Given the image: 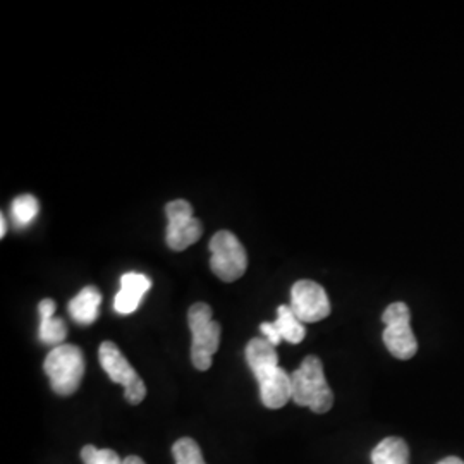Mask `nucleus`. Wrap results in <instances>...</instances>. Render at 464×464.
Returning <instances> with one entry per match:
<instances>
[{"label": "nucleus", "instance_id": "f257e3e1", "mask_svg": "<svg viewBox=\"0 0 464 464\" xmlns=\"http://www.w3.org/2000/svg\"><path fill=\"white\" fill-rule=\"evenodd\" d=\"M293 382V401L298 406L310 408L316 415L329 413L334 406L332 392L325 373L324 363L316 356H306L295 373H291Z\"/></svg>", "mask_w": 464, "mask_h": 464}, {"label": "nucleus", "instance_id": "f03ea898", "mask_svg": "<svg viewBox=\"0 0 464 464\" xmlns=\"http://www.w3.org/2000/svg\"><path fill=\"white\" fill-rule=\"evenodd\" d=\"M212 308L207 303H195L188 312V324L193 335L191 362L199 372L212 366V358L220 346V324L212 318Z\"/></svg>", "mask_w": 464, "mask_h": 464}, {"label": "nucleus", "instance_id": "7ed1b4c3", "mask_svg": "<svg viewBox=\"0 0 464 464\" xmlns=\"http://www.w3.org/2000/svg\"><path fill=\"white\" fill-rule=\"evenodd\" d=\"M44 370L49 377L50 387L59 396H71L74 394L84 377L83 351L72 344H63L52 349Z\"/></svg>", "mask_w": 464, "mask_h": 464}, {"label": "nucleus", "instance_id": "20e7f679", "mask_svg": "<svg viewBox=\"0 0 464 464\" xmlns=\"http://www.w3.org/2000/svg\"><path fill=\"white\" fill-rule=\"evenodd\" d=\"M382 320L385 329L382 334L383 344L398 360H411L418 351V341L411 329V312L406 303H392L385 308Z\"/></svg>", "mask_w": 464, "mask_h": 464}, {"label": "nucleus", "instance_id": "39448f33", "mask_svg": "<svg viewBox=\"0 0 464 464\" xmlns=\"http://www.w3.org/2000/svg\"><path fill=\"white\" fill-rule=\"evenodd\" d=\"M210 268L220 281L236 282L248 268V255L231 231H218L210 241Z\"/></svg>", "mask_w": 464, "mask_h": 464}, {"label": "nucleus", "instance_id": "423d86ee", "mask_svg": "<svg viewBox=\"0 0 464 464\" xmlns=\"http://www.w3.org/2000/svg\"><path fill=\"white\" fill-rule=\"evenodd\" d=\"M100 365L103 372L111 377V381L121 383L124 387V398L130 404H140L147 398V385L136 373L131 363L126 360L122 351L117 348L112 341H105L100 344Z\"/></svg>", "mask_w": 464, "mask_h": 464}, {"label": "nucleus", "instance_id": "0eeeda50", "mask_svg": "<svg viewBox=\"0 0 464 464\" xmlns=\"http://www.w3.org/2000/svg\"><path fill=\"white\" fill-rule=\"evenodd\" d=\"M167 245L174 251H184L195 245L203 234V226L193 216V207L186 199H174L167 203Z\"/></svg>", "mask_w": 464, "mask_h": 464}, {"label": "nucleus", "instance_id": "6e6552de", "mask_svg": "<svg viewBox=\"0 0 464 464\" xmlns=\"http://www.w3.org/2000/svg\"><path fill=\"white\" fill-rule=\"evenodd\" d=\"M291 308L303 324H316L331 315V301L315 281L303 279L291 289Z\"/></svg>", "mask_w": 464, "mask_h": 464}, {"label": "nucleus", "instance_id": "1a4fd4ad", "mask_svg": "<svg viewBox=\"0 0 464 464\" xmlns=\"http://www.w3.org/2000/svg\"><path fill=\"white\" fill-rule=\"evenodd\" d=\"M260 331L264 334L266 341L274 346H279L282 341H287L291 344H299L303 343L306 329L304 324L295 315L291 304H281L277 308V320L268 324L264 322L260 325Z\"/></svg>", "mask_w": 464, "mask_h": 464}, {"label": "nucleus", "instance_id": "9d476101", "mask_svg": "<svg viewBox=\"0 0 464 464\" xmlns=\"http://www.w3.org/2000/svg\"><path fill=\"white\" fill-rule=\"evenodd\" d=\"M260 385V399L268 410H281L293 399L291 375L281 366L256 377Z\"/></svg>", "mask_w": 464, "mask_h": 464}, {"label": "nucleus", "instance_id": "9b49d317", "mask_svg": "<svg viewBox=\"0 0 464 464\" xmlns=\"http://www.w3.org/2000/svg\"><path fill=\"white\" fill-rule=\"evenodd\" d=\"M151 281L145 274H124L121 277V289L114 299V310L119 315H131L140 308L143 296L149 293Z\"/></svg>", "mask_w": 464, "mask_h": 464}, {"label": "nucleus", "instance_id": "f8f14e48", "mask_svg": "<svg viewBox=\"0 0 464 464\" xmlns=\"http://www.w3.org/2000/svg\"><path fill=\"white\" fill-rule=\"evenodd\" d=\"M245 356L255 379L279 366V356H277L276 346L270 344L266 337L251 339L245 349Z\"/></svg>", "mask_w": 464, "mask_h": 464}, {"label": "nucleus", "instance_id": "ddd939ff", "mask_svg": "<svg viewBox=\"0 0 464 464\" xmlns=\"http://www.w3.org/2000/svg\"><path fill=\"white\" fill-rule=\"evenodd\" d=\"M100 303L102 295L99 289L93 285H86L69 303V314L82 324V325H92L100 315Z\"/></svg>", "mask_w": 464, "mask_h": 464}, {"label": "nucleus", "instance_id": "4468645a", "mask_svg": "<svg viewBox=\"0 0 464 464\" xmlns=\"http://www.w3.org/2000/svg\"><path fill=\"white\" fill-rule=\"evenodd\" d=\"M372 463L410 464V448L399 437H387L372 450Z\"/></svg>", "mask_w": 464, "mask_h": 464}, {"label": "nucleus", "instance_id": "2eb2a0df", "mask_svg": "<svg viewBox=\"0 0 464 464\" xmlns=\"http://www.w3.org/2000/svg\"><path fill=\"white\" fill-rule=\"evenodd\" d=\"M67 335V327L63 318H40V329H38V337L44 344L49 346H63Z\"/></svg>", "mask_w": 464, "mask_h": 464}, {"label": "nucleus", "instance_id": "dca6fc26", "mask_svg": "<svg viewBox=\"0 0 464 464\" xmlns=\"http://www.w3.org/2000/svg\"><path fill=\"white\" fill-rule=\"evenodd\" d=\"M11 214L19 227H26L34 222L38 214V199L32 195H21L11 205Z\"/></svg>", "mask_w": 464, "mask_h": 464}, {"label": "nucleus", "instance_id": "f3484780", "mask_svg": "<svg viewBox=\"0 0 464 464\" xmlns=\"http://www.w3.org/2000/svg\"><path fill=\"white\" fill-rule=\"evenodd\" d=\"M172 454L176 464H207L198 442L191 437H183L172 446Z\"/></svg>", "mask_w": 464, "mask_h": 464}, {"label": "nucleus", "instance_id": "a211bd4d", "mask_svg": "<svg viewBox=\"0 0 464 464\" xmlns=\"http://www.w3.org/2000/svg\"><path fill=\"white\" fill-rule=\"evenodd\" d=\"M82 461L84 464H124V459L112 449H99L84 446L82 449Z\"/></svg>", "mask_w": 464, "mask_h": 464}, {"label": "nucleus", "instance_id": "6ab92c4d", "mask_svg": "<svg viewBox=\"0 0 464 464\" xmlns=\"http://www.w3.org/2000/svg\"><path fill=\"white\" fill-rule=\"evenodd\" d=\"M38 314L40 318H50L55 314V301L53 299H42L40 304H38Z\"/></svg>", "mask_w": 464, "mask_h": 464}, {"label": "nucleus", "instance_id": "aec40b11", "mask_svg": "<svg viewBox=\"0 0 464 464\" xmlns=\"http://www.w3.org/2000/svg\"><path fill=\"white\" fill-rule=\"evenodd\" d=\"M439 464H464V461L459 459V458H456V456H449V458L442 459Z\"/></svg>", "mask_w": 464, "mask_h": 464}, {"label": "nucleus", "instance_id": "412c9836", "mask_svg": "<svg viewBox=\"0 0 464 464\" xmlns=\"http://www.w3.org/2000/svg\"><path fill=\"white\" fill-rule=\"evenodd\" d=\"M124 464H145V461L141 458H138V456H128L124 459Z\"/></svg>", "mask_w": 464, "mask_h": 464}, {"label": "nucleus", "instance_id": "4be33fe9", "mask_svg": "<svg viewBox=\"0 0 464 464\" xmlns=\"http://www.w3.org/2000/svg\"><path fill=\"white\" fill-rule=\"evenodd\" d=\"M7 232V222H5V217L2 216V229H0V236L4 237Z\"/></svg>", "mask_w": 464, "mask_h": 464}]
</instances>
